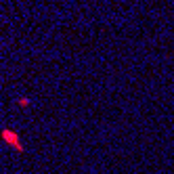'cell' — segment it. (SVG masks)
Here are the masks:
<instances>
[{
	"label": "cell",
	"mask_w": 174,
	"mask_h": 174,
	"mask_svg": "<svg viewBox=\"0 0 174 174\" xmlns=\"http://www.w3.org/2000/svg\"><path fill=\"white\" fill-rule=\"evenodd\" d=\"M2 139H6V140H11L13 145L17 147V149L21 151V145H19V140L15 139V134H11V130H2Z\"/></svg>",
	"instance_id": "obj_1"
}]
</instances>
